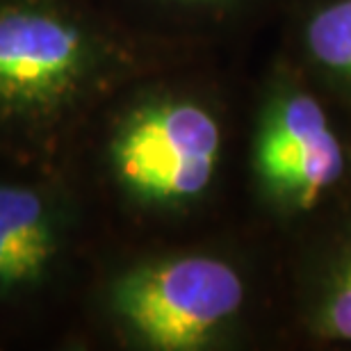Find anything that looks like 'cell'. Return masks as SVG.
I'll return each mask as SVG.
<instances>
[{
	"instance_id": "1",
	"label": "cell",
	"mask_w": 351,
	"mask_h": 351,
	"mask_svg": "<svg viewBox=\"0 0 351 351\" xmlns=\"http://www.w3.org/2000/svg\"><path fill=\"white\" fill-rule=\"evenodd\" d=\"M103 71L101 34L71 0H0V142L53 146Z\"/></svg>"
},
{
	"instance_id": "2",
	"label": "cell",
	"mask_w": 351,
	"mask_h": 351,
	"mask_svg": "<svg viewBox=\"0 0 351 351\" xmlns=\"http://www.w3.org/2000/svg\"><path fill=\"white\" fill-rule=\"evenodd\" d=\"M119 322L146 347L201 349L244 304L233 267L210 256H182L123 274L110 290Z\"/></svg>"
},
{
	"instance_id": "3",
	"label": "cell",
	"mask_w": 351,
	"mask_h": 351,
	"mask_svg": "<svg viewBox=\"0 0 351 351\" xmlns=\"http://www.w3.org/2000/svg\"><path fill=\"white\" fill-rule=\"evenodd\" d=\"M221 130L192 101H158L121 121L110 144L112 169L123 189L144 203L196 199L213 182Z\"/></svg>"
},
{
	"instance_id": "4",
	"label": "cell",
	"mask_w": 351,
	"mask_h": 351,
	"mask_svg": "<svg viewBox=\"0 0 351 351\" xmlns=\"http://www.w3.org/2000/svg\"><path fill=\"white\" fill-rule=\"evenodd\" d=\"M256 167L265 185L299 208H313L340 180L345 158L313 96L283 98L265 119Z\"/></svg>"
},
{
	"instance_id": "5",
	"label": "cell",
	"mask_w": 351,
	"mask_h": 351,
	"mask_svg": "<svg viewBox=\"0 0 351 351\" xmlns=\"http://www.w3.org/2000/svg\"><path fill=\"white\" fill-rule=\"evenodd\" d=\"M62 240V217L48 194L0 182V294L39 285L55 267Z\"/></svg>"
},
{
	"instance_id": "6",
	"label": "cell",
	"mask_w": 351,
	"mask_h": 351,
	"mask_svg": "<svg viewBox=\"0 0 351 351\" xmlns=\"http://www.w3.org/2000/svg\"><path fill=\"white\" fill-rule=\"evenodd\" d=\"M306 39L319 64L351 75V0L324 7L311 21Z\"/></svg>"
},
{
	"instance_id": "7",
	"label": "cell",
	"mask_w": 351,
	"mask_h": 351,
	"mask_svg": "<svg viewBox=\"0 0 351 351\" xmlns=\"http://www.w3.org/2000/svg\"><path fill=\"white\" fill-rule=\"evenodd\" d=\"M322 328L328 338L351 342V256L342 263L333 280L331 294L322 311Z\"/></svg>"
},
{
	"instance_id": "8",
	"label": "cell",
	"mask_w": 351,
	"mask_h": 351,
	"mask_svg": "<svg viewBox=\"0 0 351 351\" xmlns=\"http://www.w3.org/2000/svg\"><path fill=\"white\" fill-rule=\"evenodd\" d=\"M185 3H219V0H185Z\"/></svg>"
}]
</instances>
